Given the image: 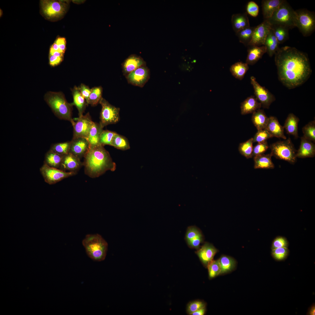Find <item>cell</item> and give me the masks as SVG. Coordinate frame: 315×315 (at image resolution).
<instances>
[{
  "mask_svg": "<svg viewBox=\"0 0 315 315\" xmlns=\"http://www.w3.org/2000/svg\"><path fill=\"white\" fill-rule=\"evenodd\" d=\"M207 268L210 279L214 278L221 274V268L218 259L212 260L208 265Z\"/></svg>",
  "mask_w": 315,
  "mask_h": 315,
  "instance_id": "obj_42",
  "label": "cell"
},
{
  "mask_svg": "<svg viewBox=\"0 0 315 315\" xmlns=\"http://www.w3.org/2000/svg\"><path fill=\"white\" fill-rule=\"evenodd\" d=\"M253 138H251L239 144L238 149L240 153L247 159L253 157Z\"/></svg>",
  "mask_w": 315,
  "mask_h": 315,
  "instance_id": "obj_39",
  "label": "cell"
},
{
  "mask_svg": "<svg viewBox=\"0 0 315 315\" xmlns=\"http://www.w3.org/2000/svg\"><path fill=\"white\" fill-rule=\"evenodd\" d=\"M295 12V27L304 36H310L315 29L314 13L304 9H298Z\"/></svg>",
  "mask_w": 315,
  "mask_h": 315,
  "instance_id": "obj_8",
  "label": "cell"
},
{
  "mask_svg": "<svg viewBox=\"0 0 315 315\" xmlns=\"http://www.w3.org/2000/svg\"><path fill=\"white\" fill-rule=\"evenodd\" d=\"M247 52L248 54L246 63L248 65H253L266 52V49L264 45L260 46H248Z\"/></svg>",
  "mask_w": 315,
  "mask_h": 315,
  "instance_id": "obj_22",
  "label": "cell"
},
{
  "mask_svg": "<svg viewBox=\"0 0 315 315\" xmlns=\"http://www.w3.org/2000/svg\"><path fill=\"white\" fill-rule=\"evenodd\" d=\"M63 57H57L49 55V63L52 66H54L59 64L63 60Z\"/></svg>",
  "mask_w": 315,
  "mask_h": 315,
  "instance_id": "obj_51",
  "label": "cell"
},
{
  "mask_svg": "<svg viewBox=\"0 0 315 315\" xmlns=\"http://www.w3.org/2000/svg\"><path fill=\"white\" fill-rule=\"evenodd\" d=\"M279 43L271 29L264 43V46L266 49V52L270 57L273 56L279 50Z\"/></svg>",
  "mask_w": 315,
  "mask_h": 315,
  "instance_id": "obj_30",
  "label": "cell"
},
{
  "mask_svg": "<svg viewBox=\"0 0 315 315\" xmlns=\"http://www.w3.org/2000/svg\"><path fill=\"white\" fill-rule=\"evenodd\" d=\"M269 147L267 141L258 143L253 147V157L264 154Z\"/></svg>",
  "mask_w": 315,
  "mask_h": 315,
  "instance_id": "obj_47",
  "label": "cell"
},
{
  "mask_svg": "<svg viewBox=\"0 0 315 315\" xmlns=\"http://www.w3.org/2000/svg\"><path fill=\"white\" fill-rule=\"evenodd\" d=\"M272 29L271 24L267 20L255 27L252 38L248 46H263L265 40Z\"/></svg>",
  "mask_w": 315,
  "mask_h": 315,
  "instance_id": "obj_14",
  "label": "cell"
},
{
  "mask_svg": "<svg viewBox=\"0 0 315 315\" xmlns=\"http://www.w3.org/2000/svg\"><path fill=\"white\" fill-rule=\"evenodd\" d=\"M150 72L146 65L140 66L125 77L128 83L133 85L143 87L150 78Z\"/></svg>",
  "mask_w": 315,
  "mask_h": 315,
  "instance_id": "obj_13",
  "label": "cell"
},
{
  "mask_svg": "<svg viewBox=\"0 0 315 315\" xmlns=\"http://www.w3.org/2000/svg\"><path fill=\"white\" fill-rule=\"evenodd\" d=\"M146 65V62L140 56L135 54L130 55L121 64L123 75L125 76L142 66Z\"/></svg>",
  "mask_w": 315,
  "mask_h": 315,
  "instance_id": "obj_18",
  "label": "cell"
},
{
  "mask_svg": "<svg viewBox=\"0 0 315 315\" xmlns=\"http://www.w3.org/2000/svg\"><path fill=\"white\" fill-rule=\"evenodd\" d=\"M70 143L69 153L80 159L84 157L90 147L88 140L83 138H73Z\"/></svg>",
  "mask_w": 315,
  "mask_h": 315,
  "instance_id": "obj_16",
  "label": "cell"
},
{
  "mask_svg": "<svg viewBox=\"0 0 315 315\" xmlns=\"http://www.w3.org/2000/svg\"><path fill=\"white\" fill-rule=\"evenodd\" d=\"M63 156L50 150L45 155L44 163L50 167L59 169Z\"/></svg>",
  "mask_w": 315,
  "mask_h": 315,
  "instance_id": "obj_33",
  "label": "cell"
},
{
  "mask_svg": "<svg viewBox=\"0 0 315 315\" xmlns=\"http://www.w3.org/2000/svg\"><path fill=\"white\" fill-rule=\"evenodd\" d=\"M271 26L273 32L279 44L283 43L288 39V29L280 25Z\"/></svg>",
  "mask_w": 315,
  "mask_h": 315,
  "instance_id": "obj_35",
  "label": "cell"
},
{
  "mask_svg": "<svg viewBox=\"0 0 315 315\" xmlns=\"http://www.w3.org/2000/svg\"><path fill=\"white\" fill-rule=\"evenodd\" d=\"M103 88L101 86L95 87L91 89L90 93L88 104L92 106L96 105L99 102L102 97Z\"/></svg>",
  "mask_w": 315,
  "mask_h": 315,
  "instance_id": "obj_37",
  "label": "cell"
},
{
  "mask_svg": "<svg viewBox=\"0 0 315 315\" xmlns=\"http://www.w3.org/2000/svg\"><path fill=\"white\" fill-rule=\"evenodd\" d=\"M296 18L295 10L284 0L272 17L267 20L271 25L281 26L290 29L295 27Z\"/></svg>",
  "mask_w": 315,
  "mask_h": 315,
  "instance_id": "obj_5",
  "label": "cell"
},
{
  "mask_svg": "<svg viewBox=\"0 0 315 315\" xmlns=\"http://www.w3.org/2000/svg\"><path fill=\"white\" fill-rule=\"evenodd\" d=\"M221 268L220 274L227 273L232 271L235 267L236 262L233 258L225 255L218 259Z\"/></svg>",
  "mask_w": 315,
  "mask_h": 315,
  "instance_id": "obj_34",
  "label": "cell"
},
{
  "mask_svg": "<svg viewBox=\"0 0 315 315\" xmlns=\"http://www.w3.org/2000/svg\"><path fill=\"white\" fill-rule=\"evenodd\" d=\"M231 20L232 28L236 33L250 26L247 13L246 12L233 14Z\"/></svg>",
  "mask_w": 315,
  "mask_h": 315,
  "instance_id": "obj_24",
  "label": "cell"
},
{
  "mask_svg": "<svg viewBox=\"0 0 315 315\" xmlns=\"http://www.w3.org/2000/svg\"><path fill=\"white\" fill-rule=\"evenodd\" d=\"M206 312V307L200 309L193 312L191 315H204Z\"/></svg>",
  "mask_w": 315,
  "mask_h": 315,
  "instance_id": "obj_53",
  "label": "cell"
},
{
  "mask_svg": "<svg viewBox=\"0 0 315 315\" xmlns=\"http://www.w3.org/2000/svg\"><path fill=\"white\" fill-rule=\"evenodd\" d=\"M283 1L284 0H262V9L264 20L271 17Z\"/></svg>",
  "mask_w": 315,
  "mask_h": 315,
  "instance_id": "obj_25",
  "label": "cell"
},
{
  "mask_svg": "<svg viewBox=\"0 0 315 315\" xmlns=\"http://www.w3.org/2000/svg\"><path fill=\"white\" fill-rule=\"evenodd\" d=\"M251 83L254 91L255 96L264 108L268 109L276 100L274 96L265 87L261 85L253 76L250 78Z\"/></svg>",
  "mask_w": 315,
  "mask_h": 315,
  "instance_id": "obj_11",
  "label": "cell"
},
{
  "mask_svg": "<svg viewBox=\"0 0 315 315\" xmlns=\"http://www.w3.org/2000/svg\"><path fill=\"white\" fill-rule=\"evenodd\" d=\"M249 69L248 65L242 62H237L231 66L230 70L235 78L242 80Z\"/></svg>",
  "mask_w": 315,
  "mask_h": 315,
  "instance_id": "obj_32",
  "label": "cell"
},
{
  "mask_svg": "<svg viewBox=\"0 0 315 315\" xmlns=\"http://www.w3.org/2000/svg\"><path fill=\"white\" fill-rule=\"evenodd\" d=\"M103 129L99 123L93 122L87 139L90 146L100 145L99 138Z\"/></svg>",
  "mask_w": 315,
  "mask_h": 315,
  "instance_id": "obj_31",
  "label": "cell"
},
{
  "mask_svg": "<svg viewBox=\"0 0 315 315\" xmlns=\"http://www.w3.org/2000/svg\"><path fill=\"white\" fill-rule=\"evenodd\" d=\"M255 27L249 26L236 33L239 42L246 46H248L251 41Z\"/></svg>",
  "mask_w": 315,
  "mask_h": 315,
  "instance_id": "obj_36",
  "label": "cell"
},
{
  "mask_svg": "<svg viewBox=\"0 0 315 315\" xmlns=\"http://www.w3.org/2000/svg\"><path fill=\"white\" fill-rule=\"evenodd\" d=\"M50 48H51L54 51L63 53L59 49L58 45L55 42H54L53 44L52 45Z\"/></svg>",
  "mask_w": 315,
  "mask_h": 315,
  "instance_id": "obj_54",
  "label": "cell"
},
{
  "mask_svg": "<svg viewBox=\"0 0 315 315\" xmlns=\"http://www.w3.org/2000/svg\"><path fill=\"white\" fill-rule=\"evenodd\" d=\"M303 136L305 138L315 142V120L309 122L302 128Z\"/></svg>",
  "mask_w": 315,
  "mask_h": 315,
  "instance_id": "obj_41",
  "label": "cell"
},
{
  "mask_svg": "<svg viewBox=\"0 0 315 315\" xmlns=\"http://www.w3.org/2000/svg\"><path fill=\"white\" fill-rule=\"evenodd\" d=\"M272 156L270 153L267 154H262L254 156V169H274V165L271 159Z\"/></svg>",
  "mask_w": 315,
  "mask_h": 315,
  "instance_id": "obj_28",
  "label": "cell"
},
{
  "mask_svg": "<svg viewBox=\"0 0 315 315\" xmlns=\"http://www.w3.org/2000/svg\"><path fill=\"white\" fill-rule=\"evenodd\" d=\"M262 107L261 103L254 96L248 97L241 104V114L245 115L253 113Z\"/></svg>",
  "mask_w": 315,
  "mask_h": 315,
  "instance_id": "obj_23",
  "label": "cell"
},
{
  "mask_svg": "<svg viewBox=\"0 0 315 315\" xmlns=\"http://www.w3.org/2000/svg\"><path fill=\"white\" fill-rule=\"evenodd\" d=\"M272 137H275L286 139L284 134V126L280 125L276 118L271 116L269 118L268 121L265 128Z\"/></svg>",
  "mask_w": 315,
  "mask_h": 315,
  "instance_id": "obj_21",
  "label": "cell"
},
{
  "mask_svg": "<svg viewBox=\"0 0 315 315\" xmlns=\"http://www.w3.org/2000/svg\"><path fill=\"white\" fill-rule=\"evenodd\" d=\"M315 305H313L310 308L308 314L310 315H315Z\"/></svg>",
  "mask_w": 315,
  "mask_h": 315,
  "instance_id": "obj_55",
  "label": "cell"
},
{
  "mask_svg": "<svg viewBox=\"0 0 315 315\" xmlns=\"http://www.w3.org/2000/svg\"><path fill=\"white\" fill-rule=\"evenodd\" d=\"M111 146L122 150H127L130 148L129 143L127 139L117 133L113 138Z\"/></svg>",
  "mask_w": 315,
  "mask_h": 315,
  "instance_id": "obj_38",
  "label": "cell"
},
{
  "mask_svg": "<svg viewBox=\"0 0 315 315\" xmlns=\"http://www.w3.org/2000/svg\"><path fill=\"white\" fill-rule=\"evenodd\" d=\"M269 118L263 110L258 109L252 113L251 120L258 130L265 129Z\"/></svg>",
  "mask_w": 315,
  "mask_h": 315,
  "instance_id": "obj_29",
  "label": "cell"
},
{
  "mask_svg": "<svg viewBox=\"0 0 315 315\" xmlns=\"http://www.w3.org/2000/svg\"><path fill=\"white\" fill-rule=\"evenodd\" d=\"M270 153L276 158L287 161L292 164L297 160V151L291 139L289 138L282 141L271 144Z\"/></svg>",
  "mask_w": 315,
  "mask_h": 315,
  "instance_id": "obj_6",
  "label": "cell"
},
{
  "mask_svg": "<svg viewBox=\"0 0 315 315\" xmlns=\"http://www.w3.org/2000/svg\"><path fill=\"white\" fill-rule=\"evenodd\" d=\"M84 158L85 173L91 178L98 177L107 171H114L116 169V163L101 145L90 146Z\"/></svg>",
  "mask_w": 315,
  "mask_h": 315,
  "instance_id": "obj_2",
  "label": "cell"
},
{
  "mask_svg": "<svg viewBox=\"0 0 315 315\" xmlns=\"http://www.w3.org/2000/svg\"><path fill=\"white\" fill-rule=\"evenodd\" d=\"M88 256L93 260L101 261L105 258L108 249L107 242L99 234H88L82 242Z\"/></svg>",
  "mask_w": 315,
  "mask_h": 315,
  "instance_id": "obj_4",
  "label": "cell"
},
{
  "mask_svg": "<svg viewBox=\"0 0 315 315\" xmlns=\"http://www.w3.org/2000/svg\"><path fill=\"white\" fill-rule=\"evenodd\" d=\"M315 155V145L312 141L303 136L301 138L300 145L297 151V158L314 157Z\"/></svg>",
  "mask_w": 315,
  "mask_h": 315,
  "instance_id": "obj_20",
  "label": "cell"
},
{
  "mask_svg": "<svg viewBox=\"0 0 315 315\" xmlns=\"http://www.w3.org/2000/svg\"><path fill=\"white\" fill-rule=\"evenodd\" d=\"M274 55L279 80L288 89L300 86L309 78L312 70L306 53L286 46L280 48Z\"/></svg>",
  "mask_w": 315,
  "mask_h": 315,
  "instance_id": "obj_1",
  "label": "cell"
},
{
  "mask_svg": "<svg viewBox=\"0 0 315 315\" xmlns=\"http://www.w3.org/2000/svg\"><path fill=\"white\" fill-rule=\"evenodd\" d=\"M247 13L254 17H256L259 12V7L258 5L254 1H251L248 2L246 6Z\"/></svg>",
  "mask_w": 315,
  "mask_h": 315,
  "instance_id": "obj_48",
  "label": "cell"
},
{
  "mask_svg": "<svg viewBox=\"0 0 315 315\" xmlns=\"http://www.w3.org/2000/svg\"><path fill=\"white\" fill-rule=\"evenodd\" d=\"M44 99L55 116L59 119L74 121L72 118V103H69L61 92L49 91L44 95Z\"/></svg>",
  "mask_w": 315,
  "mask_h": 315,
  "instance_id": "obj_3",
  "label": "cell"
},
{
  "mask_svg": "<svg viewBox=\"0 0 315 315\" xmlns=\"http://www.w3.org/2000/svg\"><path fill=\"white\" fill-rule=\"evenodd\" d=\"M299 118L293 113H290L286 120L284 126L287 133L293 136L295 138L298 137V124Z\"/></svg>",
  "mask_w": 315,
  "mask_h": 315,
  "instance_id": "obj_27",
  "label": "cell"
},
{
  "mask_svg": "<svg viewBox=\"0 0 315 315\" xmlns=\"http://www.w3.org/2000/svg\"><path fill=\"white\" fill-rule=\"evenodd\" d=\"M40 171L45 182L50 185L55 184L76 173L50 167L45 163L40 168Z\"/></svg>",
  "mask_w": 315,
  "mask_h": 315,
  "instance_id": "obj_10",
  "label": "cell"
},
{
  "mask_svg": "<svg viewBox=\"0 0 315 315\" xmlns=\"http://www.w3.org/2000/svg\"><path fill=\"white\" fill-rule=\"evenodd\" d=\"M206 303L200 300H195L190 302L187 304L186 311L189 315L202 308L206 307Z\"/></svg>",
  "mask_w": 315,
  "mask_h": 315,
  "instance_id": "obj_44",
  "label": "cell"
},
{
  "mask_svg": "<svg viewBox=\"0 0 315 315\" xmlns=\"http://www.w3.org/2000/svg\"><path fill=\"white\" fill-rule=\"evenodd\" d=\"M64 54L63 53L55 51L50 48L49 55H53L57 57H63Z\"/></svg>",
  "mask_w": 315,
  "mask_h": 315,
  "instance_id": "obj_52",
  "label": "cell"
},
{
  "mask_svg": "<svg viewBox=\"0 0 315 315\" xmlns=\"http://www.w3.org/2000/svg\"><path fill=\"white\" fill-rule=\"evenodd\" d=\"M288 253V248L281 247L272 250V255L276 260H282L286 258Z\"/></svg>",
  "mask_w": 315,
  "mask_h": 315,
  "instance_id": "obj_45",
  "label": "cell"
},
{
  "mask_svg": "<svg viewBox=\"0 0 315 315\" xmlns=\"http://www.w3.org/2000/svg\"><path fill=\"white\" fill-rule=\"evenodd\" d=\"M273 137L268 131L266 129L258 130L253 138V142H261L265 141Z\"/></svg>",
  "mask_w": 315,
  "mask_h": 315,
  "instance_id": "obj_46",
  "label": "cell"
},
{
  "mask_svg": "<svg viewBox=\"0 0 315 315\" xmlns=\"http://www.w3.org/2000/svg\"><path fill=\"white\" fill-rule=\"evenodd\" d=\"M89 113L78 117L71 123L74 129L73 138L81 137L87 139L93 124Z\"/></svg>",
  "mask_w": 315,
  "mask_h": 315,
  "instance_id": "obj_12",
  "label": "cell"
},
{
  "mask_svg": "<svg viewBox=\"0 0 315 315\" xmlns=\"http://www.w3.org/2000/svg\"><path fill=\"white\" fill-rule=\"evenodd\" d=\"M288 242L284 237H279L273 241L272 246V249L281 247L288 248Z\"/></svg>",
  "mask_w": 315,
  "mask_h": 315,
  "instance_id": "obj_49",
  "label": "cell"
},
{
  "mask_svg": "<svg viewBox=\"0 0 315 315\" xmlns=\"http://www.w3.org/2000/svg\"><path fill=\"white\" fill-rule=\"evenodd\" d=\"M70 141L58 143L52 145L50 150L60 155L64 156L69 153Z\"/></svg>",
  "mask_w": 315,
  "mask_h": 315,
  "instance_id": "obj_40",
  "label": "cell"
},
{
  "mask_svg": "<svg viewBox=\"0 0 315 315\" xmlns=\"http://www.w3.org/2000/svg\"><path fill=\"white\" fill-rule=\"evenodd\" d=\"M116 133L108 130H103L100 136V144L103 146L105 145L111 146L113 138Z\"/></svg>",
  "mask_w": 315,
  "mask_h": 315,
  "instance_id": "obj_43",
  "label": "cell"
},
{
  "mask_svg": "<svg viewBox=\"0 0 315 315\" xmlns=\"http://www.w3.org/2000/svg\"><path fill=\"white\" fill-rule=\"evenodd\" d=\"M73 97V105L75 106L78 111L79 117L83 115L88 104L84 98L79 90L78 87L75 86L71 89Z\"/></svg>",
  "mask_w": 315,
  "mask_h": 315,
  "instance_id": "obj_26",
  "label": "cell"
},
{
  "mask_svg": "<svg viewBox=\"0 0 315 315\" xmlns=\"http://www.w3.org/2000/svg\"><path fill=\"white\" fill-rule=\"evenodd\" d=\"M41 12L48 19L55 20L62 18L66 13L68 3L66 1L57 0H41Z\"/></svg>",
  "mask_w": 315,
  "mask_h": 315,
  "instance_id": "obj_7",
  "label": "cell"
},
{
  "mask_svg": "<svg viewBox=\"0 0 315 315\" xmlns=\"http://www.w3.org/2000/svg\"><path fill=\"white\" fill-rule=\"evenodd\" d=\"M185 239L189 248L197 250L200 248V244L203 242L204 237L198 228L191 226L187 229Z\"/></svg>",
  "mask_w": 315,
  "mask_h": 315,
  "instance_id": "obj_15",
  "label": "cell"
},
{
  "mask_svg": "<svg viewBox=\"0 0 315 315\" xmlns=\"http://www.w3.org/2000/svg\"><path fill=\"white\" fill-rule=\"evenodd\" d=\"M80 160L69 153L63 156L59 169L66 172L76 173L83 165Z\"/></svg>",
  "mask_w": 315,
  "mask_h": 315,
  "instance_id": "obj_19",
  "label": "cell"
},
{
  "mask_svg": "<svg viewBox=\"0 0 315 315\" xmlns=\"http://www.w3.org/2000/svg\"><path fill=\"white\" fill-rule=\"evenodd\" d=\"M218 250L212 244L205 242L195 252L203 266L206 268L212 260Z\"/></svg>",
  "mask_w": 315,
  "mask_h": 315,
  "instance_id": "obj_17",
  "label": "cell"
},
{
  "mask_svg": "<svg viewBox=\"0 0 315 315\" xmlns=\"http://www.w3.org/2000/svg\"><path fill=\"white\" fill-rule=\"evenodd\" d=\"M78 88L87 103L91 92V89L88 86L83 83H81L78 87Z\"/></svg>",
  "mask_w": 315,
  "mask_h": 315,
  "instance_id": "obj_50",
  "label": "cell"
},
{
  "mask_svg": "<svg viewBox=\"0 0 315 315\" xmlns=\"http://www.w3.org/2000/svg\"><path fill=\"white\" fill-rule=\"evenodd\" d=\"M99 103L102 106L99 124L103 128L108 125L116 123L119 121V108L112 105L103 97Z\"/></svg>",
  "mask_w": 315,
  "mask_h": 315,
  "instance_id": "obj_9",
  "label": "cell"
}]
</instances>
